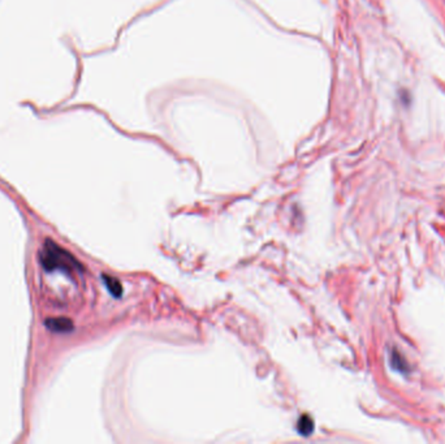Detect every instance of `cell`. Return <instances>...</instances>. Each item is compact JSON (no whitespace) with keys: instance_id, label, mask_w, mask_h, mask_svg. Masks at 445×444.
<instances>
[{"instance_id":"6da1fadb","label":"cell","mask_w":445,"mask_h":444,"mask_svg":"<svg viewBox=\"0 0 445 444\" xmlns=\"http://www.w3.org/2000/svg\"><path fill=\"white\" fill-rule=\"evenodd\" d=\"M39 261L46 271H64L66 274L82 272V265L68 253L65 249L59 246L51 240H46L39 253Z\"/></svg>"},{"instance_id":"7a4b0ae2","label":"cell","mask_w":445,"mask_h":444,"mask_svg":"<svg viewBox=\"0 0 445 444\" xmlns=\"http://www.w3.org/2000/svg\"><path fill=\"white\" fill-rule=\"evenodd\" d=\"M46 326L53 332H69L73 330V323L66 318H49Z\"/></svg>"},{"instance_id":"3957f363","label":"cell","mask_w":445,"mask_h":444,"mask_svg":"<svg viewBox=\"0 0 445 444\" xmlns=\"http://www.w3.org/2000/svg\"><path fill=\"white\" fill-rule=\"evenodd\" d=\"M102 279L104 285H106V288L108 289V292L113 296V297H116V299L121 297L122 287L121 283H120L117 279L113 278V276H107V275H103Z\"/></svg>"},{"instance_id":"277c9868","label":"cell","mask_w":445,"mask_h":444,"mask_svg":"<svg viewBox=\"0 0 445 444\" xmlns=\"http://www.w3.org/2000/svg\"><path fill=\"white\" fill-rule=\"evenodd\" d=\"M297 430L300 433L301 435H304V437H309V435L313 433L314 430V422L309 416H302L300 418V421H298V425H297Z\"/></svg>"}]
</instances>
